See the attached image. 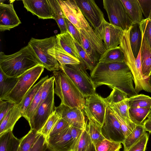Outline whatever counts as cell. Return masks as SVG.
<instances>
[{"instance_id": "8", "label": "cell", "mask_w": 151, "mask_h": 151, "mask_svg": "<svg viewBox=\"0 0 151 151\" xmlns=\"http://www.w3.org/2000/svg\"><path fill=\"white\" fill-rule=\"evenodd\" d=\"M103 5L111 24L124 31L130 29L134 23L121 0H104Z\"/></svg>"}, {"instance_id": "22", "label": "cell", "mask_w": 151, "mask_h": 151, "mask_svg": "<svg viewBox=\"0 0 151 151\" xmlns=\"http://www.w3.org/2000/svg\"><path fill=\"white\" fill-rule=\"evenodd\" d=\"M79 31L99 54L101 55L105 52L106 49L104 42L91 27L87 30L81 29Z\"/></svg>"}, {"instance_id": "36", "label": "cell", "mask_w": 151, "mask_h": 151, "mask_svg": "<svg viewBox=\"0 0 151 151\" xmlns=\"http://www.w3.org/2000/svg\"><path fill=\"white\" fill-rule=\"evenodd\" d=\"M73 40L79 55L78 59L80 64L86 70H88L91 71L96 65L91 60L81 45L74 39Z\"/></svg>"}, {"instance_id": "32", "label": "cell", "mask_w": 151, "mask_h": 151, "mask_svg": "<svg viewBox=\"0 0 151 151\" xmlns=\"http://www.w3.org/2000/svg\"><path fill=\"white\" fill-rule=\"evenodd\" d=\"M146 132L143 125H137L122 143L124 146V151H127Z\"/></svg>"}, {"instance_id": "15", "label": "cell", "mask_w": 151, "mask_h": 151, "mask_svg": "<svg viewBox=\"0 0 151 151\" xmlns=\"http://www.w3.org/2000/svg\"><path fill=\"white\" fill-rule=\"evenodd\" d=\"M82 14L94 29L97 28L104 19V14L93 0H75Z\"/></svg>"}, {"instance_id": "54", "label": "cell", "mask_w": 151, "mask_h": 151, "mask_svg": "<svg viewBox=\"0 0 151 151\" xmlns=\"http://www.w3.org/2000/svg\"><path fill=\"white\" fill-rule=\"evenodd\" d=\"M143 126L146 131L151 133V120L147 119L143 124Z\"/></svg>"}, {"instance_id": "45", "label": "cell", "mask_w": 151, "mask_h": 151, "mask_svg": "<svg viewBox=\"0 0 151 151\" xmlns=\"http://www.w3.org/2000/svg\"><path fill=\"white\" fill-rule=\"evenodd\" d=\"M140 30L151 47V19L149 18L144 19L140 23Z\"/></svg>"}, {"instance_id": "12", "label": "cell", "mask_w": 151, "mask_h": 151, "mask_svg": "<svg viewBox=\"0 0 151 151\" xmlns=\"http://www.w3.org/2000/svg\"><path fill=\"white\" fill-rule=\"evenodd\" d=\"M65 17L79 30H88L91 27L77 6L75 0H57Z\"/></svg>"}, {"instance_id": "40", "label": "cell", "mask_w": 151, "mask_h": 151, "mask_svg": "<svg viewBox=\"0 0 151 151\" xmlns=\"http://www.w3.org/2000/svg\"><path fill=\"white\" fill-rule=\"evenodd\" d=\"M81 46L91 60L96 65L99 62L98 53L92 47L88 40L81 33Z\"/></svg>"}, {"instance_id": "6", "label": "cell", "mask_w": 151, "mask_h": 151, "mask_svg": "<svg viewBox=\"0 0 151 151\" xmlns=\"http://www.w3.org/2000/svg\"><path fill=\"white\" fill-rule=\"evenodd\" d=\"M57 42L56 36L43 39L32 37L28 43L42 65L47 70L55 71L61 70L57 60L48 53V50L53 47Z\"/></svg>"}, {"instance_id": "55", "label": "cell", "mask_w": 151, "mask_h": 151, "mask_svg": "<svg viewBox=\"0 0 151 151\" xmlns=\"http://www.w3.org/2000/svg\"><path fill=\"white\" fill-rule=\"evenodd\" d=\"M86 151H95L94 145L92 143L91 144Z\"/></svg>"}, {"instance_id": "14", "label": "cell", "mask_w": 151, "mask_h": 151, "mask_svg": "<svg viewBox=\"0 0 151 151\" xmlns=\"http://www.w3.org/2000/svg\"><path fill=\"white\" fill-rule=\"evenodd\" d=\"M102 133L105 139L122 143L125 137L120 125L112 111L107 106Z\"/></svg>"}, {"instance_id": "26", "label": "cell", "mask_w": 151, "mask_h": 151, "mask_svg": "<svg viewBox=\"0 0 151 151\" xmlns=\"http://www.w3.org/2000/svg\"><path fill=\"white\" fill-rule=\"evenodd\" d=\"M48 78V75L42 78L28 91L20 103L22 106L21 111L23 117H25L26 112L35 96L43 83Z\"/></svg>"}, {"instance_id": "56", "label": "cell", "mask_w": 151, "mask_h": 151, "mask_svg": "<svg viewBox=\"0 0 151 151\" xmlns=\"http://www.w3.org/2000/svg\"><path fill=\"white\" fill-rule=\"evenodd\" d=\"M148 83L149 85V86L151 89V75L149 77L148 81Z\"/></svg>"}, {"instance_id": "61", "label": "cell", "mask_w": 151, "mask_h": 151, "mask_svg": "<svg viewBox=\"0 0 151 151\" xmlns=\"http://www.w3.org/2000/svg\"><path fill=\"white\" fill-rule=\"evenodd\" d=\"M17 151H19V147L18 149V150H17Z\"/></svg>"}, {"instance_id": "33", "label": "cell", "mask_w": 151, "mask_h": 151, "mask_svg": "<svg viewBox=\"0 0 151 151\" xmlns=\"http://www.w3.org/2000/svg\"><path fill=\"white\" fill-rule=\"evenodd\" d=\"M88 120L86 129L92 143L94 144L105 139L102 133V127L91 119Z\"/></svg>"}, {"instance_id": "1", "label": "cell", "mask_w": 151, "mask_h": 151, "mask_svg": "<svg viewBox=\"0 0 151 151\" xmlns=\"http://www.w3.org/2000/svg\"><path fill=\"white\" fill-rule=\"evenodd\" d=\"M90 74L96 88L106 85L112 89L116 88L120 89L127 94L128 98L138 94L133 86V75L124 62H98Z\"/></svg>"}, {"instance_id": "31", "label": "cell", "mask_w": 151, "mask_h": 151, "mask_svg": "<svg viewBox=\"0 0 151 151\" xmlns=\"http://www.w3.org/2000/svg\"><path fill=\"white\" fill-rule=\"evenodd\" d=\"M151 111V108L131 107L129 114L131 121L137 125H143L145 119Z\"/></svg>"}, {"instance_id": "48", "label": "cell", "mask_w": 151, "mask_h": 151, "mask_svg": "<svg viewBox=\"0 0 151 151\" xmlns=\"http://www.w3.org/2000/svg\"><path fill=\"white\" fill-rule=\"evenodd\" d=\"M70 126L68 124L65 120L60 118L51 132L49 138L61 132Z\"/></svg>"}, {"instance_id": "7", "label": "cell", "mask_w": 151, "mask_h": 151, "mask_svg": "<svg viewBox=\"0 0 151 151\" xmlns=\"http://www.w3.org/2000/svg\"><path fill=\"white\" fill-rule=\"evenodd\" d=\"M60 67L85 98L96 93V88L90 76L81 64L60 65Z\"/></svg>"}, {"instance_id": "38", "label": "cell", "mask_w": 151, "mask_h": 151, "mask_svg": "<svg viewBox=\"0 0 151 151\" xmlns=\"http://www.w3.org/2000/svg\"><path fill=\"white\" fill-rule=\"evenodd\" d=\"M38 134L35 130L30 129L28 133L20 139L19 151H29Z\"/></svg>"}, {"instance_id": "30", "label": "cell", "mask_w": 151, "mask_h": 151, "mask_svg": "<svg viewBox=\"0 0 151 151\" xmlns=\"http://www.w3.org/2000/svg\"><path fill=\"white\" fill-rule=\"evenodd\" d=\"M18 79V78L7 76L0 69V99L12 91Z\"/></svg>"}, {"instance_id": "34", "label": "cell", "mask_w": 151, "mask_h": 151, "mask_svg": "<svg viewBox=\"0 0 151 151\" xmlns=\"http://www.w3.org/2000/svg\"><path fill=\"white\" fill-rule=\"evenodd\" d=\"M129 108H151V97L144 94H137L127 99Z\"/></svg>"}, {"instance_id": "18", "label": "cell", "mask_w": 151, "mask_h": 151, "mask_svg": "<svg viewBox=\"0 0 151 151\" xmlns=\"http://www.w3.org/2000/svg\"><path fill=\"white\" fill-rule=\"evenodd\" d=\"M73 143L70 126L58 134L50 137L48 145V147L54 151H70Z\"/></svg>"}, {"instance_id": "19", "label": "cell", "mask_w": 151, "mask_h": 151, "mask_svg": "<svg viewBox=\"0 0 151 151\" xmlns=\"http://www.w3.org/2000/svg\"><path fill=\"white\" fill-rule=\"evenodd\" d=\"M21 108L20 103L15 104L0 122V135L6 132L12 131L16 122L22 116Z\"/></svg>"}, {"instance_id": "52", "label": "cell", "mask_w": 151, "mask_h": 151, "mask_svg": "<svg viewBox=\"0 0 151 151\" xmlns=\"http://www.w3.org/2000/svg\"><path fill=\"white\" fill-rule=\"evenodd\" d=\"M20 140L16 138L11 133L9 139L6 151H17L18 149Z\"/></svg>"}, {"instance_id": "9", "label": "cell", "mask_w": 151, "mask_h": 151, "mask_svg": "<svg viewBox=\"0 0 151 151\" xmlns=\"http://www.w3.org/2000/svg\"><path fill=\"white\" fill-rule=\"evenodd\" d=\"M54 88L52 89L28 122L31 129H35L37 132L39 131L55 111Z\"/></svg>"}, {"instance_id": "23", "label": "cell", "mask_w": 151, "mask_h": 151, "mask_svg": "<svg viewBox=\"0 0 151 151\" xmlns=\"http://www.w3.org/2000/svg\"><path fill=\"white\" fill-rule=\"evenodd\" d=\"M134 23L140 24L144 19L143 13L137 0H121Z\"/></svg>"}, {"instance_id": "58", "label": "cell", "mask_w": 151, "mask_h": 151, "mask_svg": "<svg viewBox=\"0 0 151 151\" xmlns=\"http://www.w3.org/2000/svg\"><path fill=\"white\" fill-rule=\"evenodd\" d=\"M45 151H54L48 147V148L47 149V150H46Z\"/></svg>"}, {"instance_id": "25", "label": "cell", "mask_w": 151, "mask_h": 151, "mask_svg": "<svg viewBox=\"0 0 151 151\" xmlns=\"http://www.w3.org/2000/svg\"><path fill=\"white\" fill-rule=\"evenodd\" d=\"M56 36L58 43L62 48L71 55L78 59L79 55L73 39L69 32L68 31L66 33L58 34Z\"/></svg>"}, {"instance_id": "47", "label": "cell", "mask_w": 151, "mask_h": 151, "mask_svg": "<svg viewBox=\"0 0 151 151\" xmlns=\"http://www.w3.org/2000/svg\"><path fill=\"white\" fill-rule=\"evenodd\" d=\"M112 111L118 121L125 138H126L131 132L134 128L128 125L117 113L114 111Z\"/></svg>"}, {"instance_id": "51", "label": "cell", "mask_w": 151, "mask_h": 151, "mask_svg": "<svg viewBox=\"0 0 151 151\" xmlns=\"http://www.w3.org/2000/svg\"><path fill=\"white\" fill-rule=\"evenodd\" d=\"M145 19L149 18L151 11V0H137Z\"/></svg>"}, {"instance_id": "39", "label": "cell", "mask_w": 151, "mask_h": 151, "mask_svg": "<svg viewBox=\"0 0 151 151\" xmlns=\"http://www.w3.org/2000/svg\"><path fill=\"white\" fill-rule=\"evenodd\" d=\"M110 95L104 98L107 106L120 102L128 98L127 95L124 91L116 88L112 89Z\"/></svg>"}, {"instance_id": "60", "label": "cell", "mask_w": 151, "mask_h": 151, "mask_svg": "<svg viewBox=\"0 0 151 151\" xmlns=\"http://www.w3.org/2000/svg\"><path fill=\"white\" fill-rule=\"evenodd\" d=\"M120 149H119L117 150L116 151H120Z\"/></svg>"}, {"instance_id": "3", "label": "cell", "mask_w": 151, "mask_h": 151, "mask_svg": "<svg viewBox=\"0 0 151 151\" xmlns=\"http://www.w3.org/2000/svg\"><path fill=\"white\" fill-rule=\"evenodd\" d=\"M53 76L55 86L54 93L61 99V103L83 110L85 98L70 78L61 69L53 72Z\"/></svg>"}, {"instance_id": "13", "label": "cell", "mask_w": 151, "mask_h": 151, "mask_svg": "<svg viewBox=\"0 0 151 151\" xmlns=\"http://www.w3.org/2000/svg\"><path fill=\"white\" fill-rule=\"evenodd\" d=\"M55 110L70 126L82 129H86L87 121L82 110L76 107L71 108L60 103L59 106L55 107Z\"/></svg>"}, {"instance_id": "50", "label": "cell", "mask_w": 151, "mask_h": 151, "mask_svg": "<svg viewBox=\"0 0 151 151\" xmlns=\"http://www.w3.org/2000/svg\"><path fill=\"white\" fill-rule=\"evenodd\" d=\"M15 104L0 99V122Z\"/></svg>"}, {"instance_id": "11", "label": "cell", "mask_w": 151, "mask_h": 151, "mask_svg": "<svg viewBox=\"0 0 151 151\" xmlns=\"http://www.w3.org/2000/svg\"><path fill=\"white\" fill-rule=\"evenodd\" d=\"M94 30L103 41L106 50L118 47L124 32L122 29L111 24L105 19Z\"/></svg>"}, {"instance_id": "49", "label": "cell", "mask_w": 151, "mask_h": 151, "mask_svg": "<svg viewBox=\"0 0 151 151\" xmlns=\"http://www.w3.org/2000/svg\"><path fill=\"white\" fill-rule=\"evenodd\" d=\"M70 129L73 142L70 151H74L84 129L71 126H70Z\"/></svg>"}, {"instance_id": "17", "label": "cell", "mask_w": 151, "mask_h": 151, "mask_svg": "<svg viewBox=\"0 0 151 151\" xmlns=\"http://www.w3.org/2000/svg\"><path fill=\"white\" fill-rule=\"evenodd\" d=\"M24 7L28 11L42 19H53L48 0H23Z\"/></svg>"}, {"instance_id": "4", "label": "cell", "mask_w": 151, "mask_h": 151, "mask_svg": "<svg viewBox=\"0 0 151 151\" xmlns=\"http://www.w3.org/2000/svg\"><path fill=\"white\" fill-rule=\"evenodd\" d=\"M130 29L124 31L119 46L124 53V62L129 67L133 75L136 92L138 93L141 91L144 90L151 93V89L148 81L144 79L142 74L141 48L136 58H135L132 53L129 39Z\"/></svg>"}, {"instance_id": "57", "label": "cell", "mask_w": 151, "mask_h": 151, "mask_svg": "<svg viewBox=\"0 0 151 151\" xmlns=\"http://www.w3.org/2000/svg\"><path fill=\"white\" fill-rule=\"evenodd\" d=\"M147 119L151 120V111L150 114H149V115L147 117Z\"/></svg>"}, {"instance_id": "10", "label": "cell", "mask_w": 151, "mask_h": 151, "mask_svg": "<svg viewBox=\"0 0 151 151\" xmlns=\"http://www.w3.org/2000/svg\"><path fill=\"white\" fill-rule=\"evenodd\" d=\"M107 106L104 98L96 93L86 98L83 110L88 119H91L102 127Z\"/></svg>"}, {"instance_id": "21", "label": "cell", "mask_w": 151, "mask_h": 151, "mask_svg": "<svg viewBox=\"0 0 151 151\" xmlns=\"http://www.w3.org/2000/svg\"><path fill=\"white\" fill-rule=\"evenodd\" d=\"M48 53L54 58L60 65L80 64L78 59L74 58L65 51L58 43L47 50Z\"/></svg>"}, {"instance_id": "16", "label": "cell", "mask_w": 151, "mask_h": 151, "mask_svg": "<svg viewBox=\"0 0 151 151\" xmlns=\"http://www.w3.org/2000/svg\"><path fill=\"white\" fill-rule=\"evenodd\" d=\"M21 22L15 11L12 4H0V31L10 30Z\"/></svg>"}, {"instance_id": "35", "label": "cell", "mask_w": 151, "mask_h": 151, "mask_svg": "<svg viewBox=\"0 0 151 151\" xmlns=\"http://www.w3.org/2000/svg\"><path fill=\"white\" fill-rule=\"evenodd\" d=\"M60 118L55 110L49 117L44 126L37 133L42 134L48 143L50 134L55 125Z\"/></svg>"}, {"instance_id": "20", "label": "cell", "mask_w": 151, "mask_h": 151, "mask_svg": "<svg viewBox=\"0 0 151 151\" xmlns=\"http://www.w3.org/2000/svg\"><path fill=\"white\" fill-rule=\"evenodd\" d=\"M141 32L142 34L141 53L142 70L144 79L148 81L149 77L151 75V47L143 33Z\"/></svg>"}, {"instance_id": "27", "label": "cell", "mask_w": 151, "mask_h": 151, "mask_svg": "<svg viewBox=\"0 0 151 151\" xmlns=\"http://www.w3.org/2000/svg\"><path fill=\"white\" fill-rule=\"evenodd\" d=\"M52 13L53 19L57 22L60 29V34L68 32L65 21V17L57 0H48Z\"/></svg>"}, {"instance_id": "5", "label": "cell", "mask_w": 151, "mask_h": 151, "mask_svg": "<svg viewBox=\"0 0 151 151\" xmlns=\"http://www.w3.org/2000/svg\"><path fill=\"white\" fill-rule=\"evenodd\" d=\"M44 67L38 65L28 70L18 77V80L12 91L1 100L18 104L39 78Z\"/></svg>"}, {"instance_id": "2", "label": "cell", "mask_w": 151, "mask_h": 151, "mask_svg": "<svg viewBox=\"0 0 151 151\" xmlns=\"http://www.w3.org/2000/svg\"><path fill=\"white\" fill-rule=\"evenodd\" d=\"M38 65H42L28 44L11 55L0 52V69L9 77L18 78Z\"/></svg>"}, {"instance_id": "41", "label": "cell", "mask_w": 151, "mask_h": 151, "mask_svg": "<svg viewBox=\"0 0 151 151\" xmlns=\"http://www.w3.org/2000/svg\"><path fill=\"white\" fill-rule=\"evenodd\" d=\"M42 88V85L35 96L26 112L24 118L28 122L40 105Z\"/></svg>"}, {"instance_id": "44", "label": "cell", "mask_w": 151, "mask_h": 151, "mask_svg": "<svg viewBox=\"0 0 151 151\" xmlns=\"http://www.w3.org/2000/svg\"><path fill=\"white\" fill-rule=\"evenodd\" d=\"M149 137L148 134L146 132L127 151H145Z\"/></svg>"}, {"instance_id": "59", "label": "cell", "mask_w": 151, "mask_h": 151, "mask_svg": "<svg viewBox=\"0 0 151 151\" xmlns=\"http://www.w3.org/2000/svg\"><path fill=\"white\" fill-rule=\"evenodd\" d=\"M149 18L151 19V11L150 13V16H149Z\"/></svg>"}, {"instance_id": "24", "label": "cell", "mask_w": 151, "mask_h": 151, "mask_svg": "<svg viewBox=\"0 0 151 151\" xmlns=\"http://www.w3.org/2000/svg\"><path fill=\"white\" fill-rule=\"evenodd\" d=\"M129 39L132 53L136 58L141 49L142 42V34L139 24L135 23L132 24L129 30Z\"/></svg>"}, {"instance_id": "46", "label": "cell", "mask_w": 151, "mask_h": 151, "mask_svg": "<svg viewBox=\"0 0 151 151\" xmlns=\"http://www.w3.org/2000/svg\"><path fill=\"white\" fill-rule=\"evenodd\" d=\"M65 21L68 31L73 39L81 45V34L79 30L65 17Z\"/></svg>"}, {"instance_id": "28", "label": "cell", "mask_w": 151, "mask_h": 151, "mask_svg": "<svg viewBox=\"0 0 151 151\" xmlns=\"http://www.w3.org/2000/svg\"><path fill=\"white\" fill-rule=\"evenodd\" d=\"M124 53L119 46L106 50L101 55L99 62L109 63L124 62Z\"/></svg>"}, {"instance_id": "37", "label": "cell", "mask_w": 151, "mask_h": 151, "mask_svg": "<svg viewBox=\"0 0 151 151\" xmlns=\"http://www.w3.org/2000/svg\"><path fill=\"white\" fill-rule=\"evenodd\" d=\"M121 143L105 139L93 144L95 151H116L122 147Z\"/></svg>"}, {"instance_id": "29", "label": "cell", "mask_w": 151, "mask_h": 151, "mask_svg": "<svg viewBox=\"0 0 151 151\" xmlns=\"http://www.w3.org/2000/svg\"><path fill=\"white\" fill-rule=\"evenodd\" d=\"M127 99L107 106L112 111L117 113L128 125L135 128L137 125L134 123L130 119L129 114V107Z\"/></svg>"}, {"instance_id": "53", "label": "cell", "mask_w": 151, "mask_h": 151, "mask_svg": "<svg viewBox=\"0 0 151 151\" xmlns=\"http://www.w3.org/2000/svg\"><path fill=\"white\" fill-rule=\"evenodd\" d=\"M12 132H6L0 135V151H6Z\"/></svg>"}, {"instance_id": "43", "label": "cell", "mask_w": 151, "mask_h": 151, "mask_svg": "<svg viewBox=\"0 0 151 151\" xmlns=\"http://www.w3.org/2000/svg\"><path fill=\"white\" fill-rule=\"evenodd\" d=\"M48 147L45 137L38 133L29 151H45Z\"/></svg>"}, {"instance_id": "42", "label": "cell", "mask_w": 151, "mask_h": 151, "mask_svg": "<svg viewBox=\"0 0 151 151\" xmlns=\"http://www.w3.org/2000/svg\"><path fill=\"white\" fill-rule=\"evenodd\" d=\"M91 143L90 137L86 129L83 131L74 151H86Z\"/></svg>"}]
</instances>
